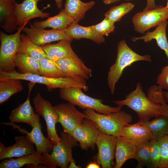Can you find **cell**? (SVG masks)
I'll use <instances>...</instances> for the list:
<instances>
[{
    "instance_id": "52a82bcc",
    "label": "cell",
    "mask_w": 168,
    "mask_h": 168,
    "mask_svg": "<svg viewBox=\"0 0 168 168\" xmlns=\"http://www.w3.org/2000/svg\"><path fill=\"white\" fill-rule=\"evenodd\" d=\"M168 19V9L159 5L154 9L143 11L136 13L132 19L135 31L141 34L151 28L156 27Z\"/></svg>"
},
{
    "instance_id": "d6986e66",
    "label": "cell",
    "mask_w": 168,
    "mask_h": 168,
    "mask_svg": "<svg viewBox=\"0 0 168 168\" xmlns=\"http://www.w3.org/2000/svg\"><path fill=\"white\" fill-rule=\"evenodd\" d=\"M72 40H61L56 44H46L41 46L48 58L55 62L61 59L78 57L71 45Z\"/></svg>"
},
{
    "instance_id": "4dcf8cb0",
    "label": "cell",
    "mask_w": 168,
    "mask_h": 168,
    "mask_svg": "<svg viewBox=\"0 0 168 168\" xmlns=\"http://www.w3.org/2000/svg\"><path fill=\"white\" fill-rule=\"evenodd\" d=\"M141 122L150 130L153 139L158 140L163 136L168 135V117L166 115H160L151 121Z\"/></svg>"
},
{
    "instance_id": "7402d4cb",
    "label": "cell",
    "mask_w": 168,
    "mask_h": 168,
    "mask_svg": "<svg viewBox=\"0 0 168 168\" xmlns=\"http://www.w3.org/2000/svg\"><path fill=\"white\" fill-rule=\"evenodd\" d=\"M40 121L39 115L30 132L22 129L21 132H23L30 137L36 147V151L37 152L40 154H50L52 151L54 144L43 134Z\"/></svg>"
},
{
    "instance_id": "d4e9b609",
    "label": "cell",
    "mask_w": 168,
    "mask_h": 168,
    "mask_svg": "<svg viewBox=\"0 0 168 168\" xmlns=\"http://www.w3.org/2000/svg\"><path fill=\"white\" fill-rule=\"evenodd\" d=\"M75 21L71 16L66 13L64 9L61 10L57 15L47 17L45 20L34 22L33 25L42 29L50 27L53 29L59 30H65Z\"/></svg>"
},
{
    "instance_id": "f1b7e54d",
    "label": "cell",
    "mask_w": 168,
    "mask_h": 168,
    "mask_svg": "<svg viewBox=\"0 0 168 168\" xmlns=\"http://www.w3.org/2000/svg\"><path fill=\"white\" fill-rule=\"evenodd\" d=\"M15 63L20 73L40 75L39 60L27 54L18 53Z\"/></svg>"
},
{
    "instance_id": "7bdbcfd3",
    "label": "cell",
    "mask_w": 168,
    "mask_h": 168,
    "mask_svg": "<svg viewBox=\"0 0 168 168\" xmlns=\"http://www.w3.org/2000/svg\"><path fill=\"white\" fill-rule=\"evenodd\" d=\"M58 9H61L62 7V0H54Z\"/></svg>"
},
{
    "instance_id": "2e32d148",
    "label": "cell",
    "mask_w": 168,
    "mask_h": 168,
    "mask_svg": "<svg viewBox=\"0 0 168 168\" xmlns=\"http://www.w3.org/2000/svg\"><path fill=\"white\" fill-rule=\"evenodd\" d=\"M15 140L14 144L7 147L0 142V160L19 157L36 151L34 144L27 135L16 137Z\"/></svg>"
},
{
    "instance_id": "ee69618b",
    "label": "cell",
    "mask_w": 168,
    "mask_h": 168,
    "mask_svg": "<svg viewBox=\"0 0 168 168\" xmlns=\"http://www.w3.org/2000/svg\"><path fill=\"white\" fill-rule=\"evenodd\" d=\"M105 4H110L115 2L119 1L120 0H102Z\"/></svg>"
},
{
    "instance_id": "5b68a950",
    "label": "cell",
    "mask_w": 168,
    "mask_h": 168,
    "mask_svg": "<svg viewBox=\"0 0 168 168\" xmlns=\"http://www.w3.org/2000/svg\"><path fill=\"white\" fill-rule=\"evenodd\" d=\"M0 77L18 79L43 84L46 86L49 91L57 88L69 87H79L86 91L88 88L86 84L70 78H51L38 75L22 74L15 69L10 72L0 71Z\"/></svg>"
},
{
    "instance_id": "ffe728a7",
    "label": "cell",
    "mask_w": 168,
    "mask_h": 168,
    "mask_svg": "<svg viewBox=\"0 0 168 168\" xmlns=\"http://www.w3.org/2000/svg\"><path fill=\"white\" fill-rule=\"evenodd\" d=\"M16 3V0H0V27L8 33L18 28L15 14Z\"/></svg>"
},
{
    "instance_id": "8fae6325",
    "label": "cell",
    "mask_w": 168,
    "mask_h": 168,
    "mask_svg": "<svg viewBox=\"0 0 168 168\" xmlns=\"http://www.w3.org/2000/svg\"><path fill=\"white\" fill-rule=\"evenodd\" d=\"M49 154L34 153L16 159H4L0 164V168H20L25 166L41 168H56Z\"/></svg>"
},
{
    "instance_id": "9a60e30c",
    "label": "cell",
    "mask_w": 168,
    "mask_h": 168,
    "mask_svg": "<svg viewBox=\"0 0 168 168\" xmlns=\"http://www.w3.org/2000/svg\"><path fill=\"white\" fill-rule=\"evenodd\" d=\"M22 32L35 44L42 45L50 42L71 38L65 30H45L36 27L30 23V27L25 26Z\"/></svg>"
},
{
    "instance_id": "ba28073f",
    "label": "cell",
    "mask_w": 168,
    "mask_h": 168,
    "mask_svg": "<svg viewBox=\"0 0 168 168\" xmlns=\"http://www.w3.org/2000/svg\"><path fill=\"white\" fill-rule=\"evenodd\" d=\"M32 101L37 114L42 117L45 121L47 138L53 142L54 145L59 142L61 138L58 136L55 128L56 124L59 122V117L54 106L39 93L34 96Z\"/></svg>"
},
{
    "instance_id": "60d3db41",
    "label": "cell",
    "mask_w": 168,
    "mask_h": 168,
    "mask_svg": "<svg viewBox=\"0 0 168 168\" xmlns=\"http://www.w3.org/2000/svg\"><path fill=\"white\" fill-rule=\"evenodd\" d=\"M100 165L97 162H91L86 166L87 168H99Z\"/></svg>"
},
{
    "instance_id": "6da1fadb",
    "label": "cell",
    "mask_w": 168,
    "mask_h": 168,
    "mask_svg": "<svg viewBox=\"0 0 168 168\" xmlns=\"http://www.w3.org/2000/svg\"><path fill=\"white\" fill-rule=\"evenodd\" d=\"M114 102L117 107L126 105L133 110L141 122L148 121L152 118L163 115L161 104L152 101L146 96L140 82L137 84L136 89L127 95L125 99Z\"/></svg>"
},
{
    "instance_id": "7dc6e473",
    "label": "cell",
    "mask_w": 168,
    "mask_h": 168,
    "mask_svg": "<svg viewBox=\"0 0 168 168\" xmlns=\"http://www.w3.org/2000/svg\"><path fill=\"white\" fill-rule=\"evenodd\" d=\"M127 0V1H130V0Z\"/></svg>"
},
{
    "instance_id": "30bf717a",
    "label": "cell",
    "mask_w": 168,
    "mask_h": 168,
    "mask_svg": "<svg viewBox=\"0 0 168 168\" xmlns=\"http://www.w3.org/2000/svg\"><path fill=\"white\" fill-rule=\"evenodd\" d=\"M54 107L58 114V122L62 126L63 131L70 134L86 118L85 114L78 111L75 105L70 102L60 103Z\"/></svg>"
},
{
    "instance_id": "484cf974",
    "label": "cell",
    "mask_w": 168,
    "mask_h": 168,
    "mask_svg": "<svg viewBox=\"0 0 168 168\" xmlns=\"http://www.w3.org/2000/svg\"><path fill=\"white\" fill-rule=\"evenodd\" d=\"M168 24V22L166 20L156 27L153 31H148L144 36L140 37H133L132 40L135 41L142 40L147 43L153 39L155 40L158 46L164 51L168 60V42L166 35V28ZM166 66L168 68V64Z\"/></svg>"
},
{
    "instance_id": "3957f363",
    "label": "cell",
    "mask_w": 168,
    "mask_h": 168,
    "mask_svg": "<svg viewBox=\"0 0 168 168\" xmlns=\"http://www.w3.org/2000/svg\"><path fill=\"white\" fill-rule=\"evenodd\" d=\"M86 118L93 121L100 132L117 137L120 136L123 128L129 124L133 117L123 110L104 114L90 109L84 110Z\"/></svg>"
},
{
    "instance_id": "5bb4252c",
    "label": "cell",
    "mask_w": 168,
    "mask_h": 168,
    "mask_svg": "<svg viewBox=\"0 0 168 168\" xmlns=\"http://www.w3.org/2000/svg\"><path fill=\"white\" fill-rule=\"evenodd\" d=\"M116 137L100 132L96 141L97 162L103 168H111L115 153Z\"/></svg>"
},
{
    "instance_id": "d6a6232c",
    "label": "cell",
    "mask_w": 168,
    "mask_h": 168,
    "mask_svg": "<svg viewBox=\"0 0 168 168\" xmlns=\"http://www.w3.org/2000/svg\"><path fill=\"white\" fill-rule=\"evenodd\" d=\"M134 7V5L132 3H123L111 8L105 13L104 16L105 18L114 23L118 22L124 15L131 11Z\"/></svg>"
},
{
    "instance_id": "8d00e7d4",
    "label": "cell",
    "mask_w": 168,
    "mask_h": 168,
    "mask_svg": "<svg viewBox=\"0 0 168 168\" xmlns=\"http://www.w3.org/2000/svg\"><path fill=\"white\" fill-rule=\"evenodd\" d=\"M92 26L98 34L102 36H108L110 33L114 32L115 29L114 23L105 18L100 22Z\"/></svg>"
},
{
    "instance_id": "f546056e",
    "label": "cell",
    "mask_w": 168,
    "mask_h": 168,
    "mask_svg": "<svg viewBox=\"0 0 168 168\" xmlns=\"http://www.w3.org/2000/svg\"><path fill=\"white\" fill-rule=\"evenodd\" d=\"M18 53L27 54L38 60L44 57L48 58L41 45L34 43L24 33L21 35Z\"/></svg>"
},
{
    "instance_id": "ab89813d",
    "label": "cell",
    "mask_w": 168,
    "mask_h": 168,
    "mask_svg": "<svg viewBox=\"0 0 168 168\" xmlns=\"http://www.w3.org/2000/svg\"><path fill=\"white\" fill-rule=\"evenodd\" d=\"M155 0H147V5L145 8L151 10L156 7L157 6L155 3Z\"/></svg>"
},
{
    "instance_id": "f6af8a7d",
    "label": "cell",
    "mask_w": 168,
    "mask_h": 168,
    "mask_svg": "<svg viewBox=\"0 0 168 168\" xmlns=\"http://www.w3.org/2000/svg\"><path fill=\"white\" fill-rule=\"evenodd\" d=\"M163 95L164 99L168 102V91L163 92Z\"/></svg>"
},
{
    "instance_id": "bcb514c9",
    "label": "cell",
    "mask_w": 168,
    "mask_h": 168,
    "mask_svg": "<svg viewBox=\"0 0 168 168\" xmlns=\"http://www.w3.org/2000/svg\"><path fill=\"white\" fill-rule=\"evenodd\" d=\"M166 7L168 9V0H167V2Z\"/></svg>"
},
{
    "instance_id": "603a6c76",
    "label": "cell",
    "mask_w": 168,
    "mask_h": 168,
    "mask_svg": "<svg viewBox=\"0 0 168 168\" xmlns=\"http://www.w3.org/2000/svg\"><path fill=\"white\" fill-rule=\"evenodd\" d=\"M67 35L72 39H89L99 44L105 42L103 36L98 34L92 26H83L75 21L65 30Z\"/></svg>"
},
{
    "instance_id": "1f68e13d",
    "label": "cell",
    "mask_w": 168,
    "mask_h": 168,
    "mask_svg": "<svg viewBox=\"0 0 168 168\" xmlns=\"http://www.w3.org/2000/svg\"><path fill=\"white\" fill-rule=\"evenodd\" d=\"M39 62L40 75L54 78L66 77L56 63L48 58L44 57Z\"/></svg>"
},
{
    "instance_id": "7c38bea8",
    "label": "cell",
    "mask_w": 168,
    "mask_h": 168,
    "mask_svg": "<svg viewBox=\"0 0 168 168\" xmlns=\"http://www.w3.org/2000/svg\"><path fill=\"white\" fill-rule=\"evenodd\" d=\"M66 77L86 84L92 76V69L87 67L78 57L59 60L56 62Z\"/></svg>"
},
{
    "instance_id": "4fadbf2b",
    "label": "cell",
    "mask_w": 168,
    "mask_h": 168,
    "mask_svg": "<svg viewBox=\"0 0 168 168\" xmlns=\"http://www.w3.org/2000/svg\"><path fill=\"white\" fill-rule=\"evenodd\" d=\"M100 132L93 121L85 118L82 124L76 127L71 134L79 142L82 149L87 150L90 148L94 149Z\"/></svg>"
},
{
    "instance_id": "ac0fdd59",
    "label": "cell",
    "mask_w": 168,
    "mask_h": 168,
    "mask_svg": "<svg viewBox=\"0 0 168 168\" xmlns=\"http://www.w3.org/2000/svg\"><path fill=\"white\" fill-rule=\"evenodd\" d=\"M121 136L136 147L153 139L152 134L149 128L141 122L128 124L122 129Z\"/></svg>"
},
{
    "instance_id": "e575fe53",
    "label": "cell",
    "mask_w": 168,
    "mask_h": 168,
    "mask_svg": "<svg viewBox=\"0 0 168 168\" xmlns=\"http://www.w3.org/2000/svg\"><path fill=\"white\" fill-rule=\"evenodd\" d=\"M158 141L160 152L159 168H168V135L163 136Z\"/></svg>"
},
{
    "instance_id": "44dd1931",
    "label": "cell",
    "mask_w": 168,
    "mask_h": 168,
    "mask_svg": "<svg viewBox=\"0 0 168 168\" xmlns=\"http://www.w3.org/2000/svg\"><path fill=\"white\" fill-rule=\"evenodd\" d=\"M30 91H29L26 100L19 104L11 112L9 118L12 123H23L27 124L33 127L38 116L31 105L29 99Z\"/></svg>"
},
{
    "instance_id": "83f0119b",
    "label": "cell",
    "mask_w": 168,
    "mask_h": 168,
    "mask_svg": "<svg viewBox=\"0 0 168 168\" xmlns=\"http://www.w3.org/2000/svg\"><path fill=\"white\" fill-rule=\"evenodd\" d=\"M23 88L21 80L0 77V104L2 105Z\"/></svg>"
},
{
    "instance_id": "b9f144b4",
    "label": "cell",
    "mask_w": 168,
    "mask_h": 168,
    "mask_svg": "<svg viewBox=\"0 0 168 168\" xmlns=\"http://www.w3.org/2000/svg\"><path fill=\"white\" fill-rule=\"evenodd\" d=\"M81 167L79 165L77 166L75 163L74 160L70 162L68 167L69 168H80Z\"/></svg>"
},
{
    "instance_id": "f35d334b",
    "label": "cell",
    "mask_w": 168,
    "mask_h": 168,
    "mask_svg": "<svg viewBox=\"0 0 168 168\" xmlns=\"http://www.w3.org/2000/svg\"><path fill=\"white\" fill-rule=\"evenodd\" d=\"M158 102L162 105L163 115L168 117V105H167L164 97L160 98L158 100Z\"/></svg>"
},
{
    "instance_id": "cb8c5ba5",
    "label": "cell",
    "mask_w": 168,
    "mask_h": 168,
    "mask_svg": "<svg viewBox=\"0 0 168 168\" xmlns=\"http://www.w3.org/2000/svg\"><path fill=\"white\" fill-rule=\"evenodd\" d=\"M137 147L120 136L116 137L115 150V164L114 168H121L127 160L135 159Z\"/></svg>"
},
{
    "instance_id": "74e56055",
    "label": "cell",
    "mask_w": 168,
    "mask_h": 168,
    "mask_svg": "<svg viewBox=\"0 0 168 168\" xmlns=\"http://www.w3.org/2000/svg\"><path fill=\"white\" fill-rule=\"evenodd\" d=\"M157 83L162 89L166 90L168 91V69L163 67L161 72L158 76Z\"/></svg>"
},
{
    "instance_id": "277c9868",
    "label": "cell",
    "mask_w": 168,
    "mask_h": 168,
    "mask_svg": "<svg viewBox=\"0 0 168 168\" xmlns=\"http://www.w3.org/2000/svg\"><path fill=\"white\" fill-rule=\"evenodd\" d=\"M79 87H65L60 89L59 96L62 99L77 105L82 109H90L104 114L118 112L122 107H111L102 103V100L88 96Z\"/></svg>"
},
{
    "instance_id": "4316f807",
    "label": "cell",
    "mask_w": 168,
    "mask_h": 168,
    "mask_svg": "<svg viewBox=\"0 0 168 168\" xmlns=\"http://www.w3.org/2000/svg\"><path fill=\"white\" fill-rule=\"evenodd\" d=\"M95 4L93 1L84 2L80 0H66L64 10L78 22L84 18L86 12Z\"/></svg>"
},
{
    "instance_id": "7a4b0ae2",
    "label": "cell",
    "mask_w": 168,
    "mask_h": 168,
    "mask_svg": "<svg viewBox=\"0 0 168 168\" xmlns=\"http://www.w3.org/2000/svg\"><path fill=\"white\" fill-rule=\"evenodd\" d=\"M117 51V57L115 62L110 67L108 73V85L112 94L114 92L116 83L126 68L137 61H152L150 55H141L138 54L129 47L124 40L120 41L118 43Z\"/></svg>"
},
{
    "instance_id": "9c48e42d",
    "label": "cell",
    "mask_w": 168,
    "mask_h": 168,
    "mask_svg": "<svg viewBox=\"0 0 168 168\" xmlns=\"http://www.w3.org/2000/svg\"><path fill=\"white\" fill-rule=\"evenodd\" d=\"M60 141L54 144L51 153L49 154L53 164L56 167L68 168L70 161L74 160L72 148L78 145V142L71 134L63 131L60 135Z\"/></svg>"
},
{
    "instance_id": "8992f818",
    "label": "cell",
    "mask_w": 168,
    "mask_h": 168,
    "mask_svg": "<svg viewBox=\"0 0 168 168\" xmlns=\"http://www.w3.org/2000/svg\"><path fill=\"white\" fill-rule=\"evenodd\" d=\"M29 22L18 27L17 31L8 35L0 31V71L10 72L16 67L15 60L20 46L21 32Z\"/></svg>"
},
{
    "instance_id": "e0dca14e",
    "label": "cell",
    "mask_w": 168,
    "mask_h": 168,
    "mask_svg": "<svg viewBox=\"0 0 168 168\" xmlns=\"http://www.w3.org/2000/svg\"><path fill=\"white\" fill-rule=\"evenodd\" d=\"M43 0H24L22 2L16 4L15 14L18 27L31 19L40 17L42 19L47 17L49 13L43 12L37 7L38 2Z\"/></svg>"
},
{
    "instance_id": "d590c367",
    "label": "cell",
    "mask_w": 168,
    "mask_h": 168,
    "mask_svg": "<svg viewBox=\"0 0 168 168\" xmlns=\"http://www.w3.org/2000/svg\"><path fill=\"white\" fill-rule=\"evenodd\" d=\"M151 167L159 168L160 152L158 140L152 139L150 141Z\"/></svg>"
},
{
    "instance_id": "836d02e7",
    "label": "cell",
    "mask_w": 168,
    "mask_h": 168,
    "mask_svg": "<svg viewBox=\"0 0 168 168\" xmlns=\"http://www.w3.org/2000/svg\"><path fill=\"white\" fill-rule=\"evenodd\" d=\"M149 141L137 147L134 159L138 161L137 168H142L144 166L151 167Z\"/></svg>"
}]
</instances>
